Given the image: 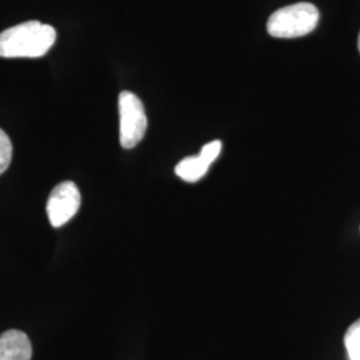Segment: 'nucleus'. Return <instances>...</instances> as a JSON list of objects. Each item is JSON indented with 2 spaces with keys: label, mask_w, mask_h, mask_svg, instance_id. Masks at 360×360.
Returning a JSON list of instances; mask_svg holds the SVG:
<instances>
[{
  "label": "nucleus",
  "mask_w": 360,
  "mask_h": 360,
  "mask_svg": "<svg viewBox=\"0 0 360 360\" xmlns=\"http://www.w3.org/2000/svg\"><path fill=\"white\" fill-rule=\"evenodd\" d=\"M55 40L53 27L30 20L0 34V58H40L50 51Z\"/></svg>",
  "instance_id": "1"
},
{
  "label": "nucleus",
  "mask_w": 360,
  "mask_h": 360,
  "mask_svg": "<svg viewBox=\"0 0 360 360\" xmlns=\"http://www.w3.org/2000/svg\"><path fill=\"white\" fill-rule=\"evenodd\" d=\"M319 23V11L311 3H296L276 10L267 22L271 37L294 39L311 34Z\"/></svg>",
  "instance_id": "2"
},
{
  "label": "nucleus",
  "mask_w": 360,
  "mask_h": 360,
  "mask_svg": "<svg viewBox=\"0 0 360 360\" xmlns=\"http://www.w3.org/2000/svg\"><path fill=\"white\" fill-rule=\"evenodd\" d=\"M119 139L123 148L131 150L142 142L147 131V115L142 101L132 92L123 91L119 95Z\"/></svg>",
  "instance_id": "3"
},
{
  "label": "nucleus",
  "mask_w": 360,
  "mask_h": 360,
  "mask_svg": "<svg viewBox=\"0 0 360 360\" xmlns=\"http://www.w3.org/2000/svg\"><path fill=\"white\" fill-rule=\"evenodd\" d=\"M80 193L74 181L59 183L47 200V215L52 227H62L77 215L80 207Z\"/></svg>",
  "instance_id": "4"
},
{
  "label": "nucleus",
  "mask_w": 360,
  "mask_h": 360,
  "mask_svg": "<svg viewBox=\"0 0 360 360\" xmlns=\"http://www.w3.org/2000/svg\"><path fill=\"white\" fill-rule=\"evenodd\" d=\"M220 151H221L220 141L207 143L198 156H188L180 160L175 167V174L184 181L195 183L206 175L208 168L217 160Z\"/></svg>",
  "instance_id": "5"
},
{
  "label": "nucleus",
  "mask_w": 360,
  "mask_h": 360,
  "mask_svg": "<svg viewBox=\"0 0 360 360\" xmlns=\"http://www.w3.org/2000/svg\"><path fill=\"white\" fill-rule=\"evenodd\" d=\"M32 346L23 331L8 330L0 335V360H31Z\"/></svg>",
  "instance_id": "6"
},
{
  "label": "nucleus",
  "mask_w": 360,
  "mask_h": 360,
  "mask_svg": "<svg viewBox=\"0 0 360 360\" xmlns=\"http://www.w3.org/2000/svg\"><path fill=\"white\" fill-rule=\"evenodd\" d=\"M349 360H360V319L352 323L345 336Z\"/></svg>",
  "instance_id": "7"
},
{
  "label": "nucleus",
  "mask_w": 360,
  "mask_h": 360,
  "mask_svg": "<svg viewBox=\"0 0 360 360\" xmlns=\"http://www.w3.org/2000/svg\"><path fill=\"white\" fill-rule=\"evenodd\" d=\"M13 159V143L10 136L0 129V175L10 167Z\"/></svg>",
  "instance_id": "8"
},
{
  "label": "nucleus",
  "mask_w": 360,
  "mask_h": 360,
  "mask_svg": "<svg viewBox=\"0 0 360 360\" xmlns=\"http://www.w3.org/2000/svg\"><path fill=\"white\" fill-rule=\"evenodd\" d=\"M358 47H359V51H360V34H359V40H358Z\"/></svg>",
  "instance_id": "9"
}]
</instances>
